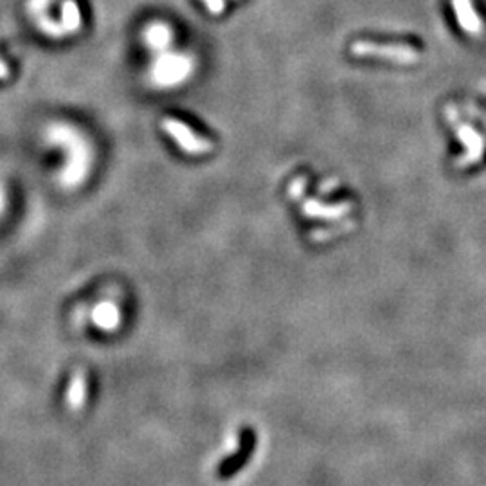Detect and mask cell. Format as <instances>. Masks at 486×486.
<instances>
[{"label": "cell", "instance_id": "6da1fadb", "mask_svg": "<svg viewBox=\"0 0 486 486\" xmlns=\"http://www.w3.org/2000/svg\"><path fill=\"white\" fill-rule=\"evenodd\" d=\"M49 141L65 146L68 150V164L61 173V181L67 186H76L83 181L89 169V150L83 145V139L68 126H54L47 133Z\"/></svg>", "mask_w": 486, "mask_h": 486}, {"label": "cell", "instance_id": "7a4b0ae2", "mask_svg": "<svg viewBox=\"0 0 486 486\" xmlns=\"http://www.w3.org/2000/svg\"><path fill=\"white\" fill-rule=\"evenodd\" d=\"M351 54L358 58H382V60H389L393 63H416L420 60V53L411 45H398V44H375L367 40H357L350 47Z\"/></svg>", "mask_w": 486, "mask_h": 486}, {"label": "cell", "instance_id": "3957f363", "mask_svg": "<svg viewBox=\"0 0 486 486\" xmlns=\"http://www.w3.org/2000/svg\"><path fill=\"white\" fill-rule=\"evenodd\" d=\"M162 128L173 141L177 142L178 148L182 152L189 153V155H204V153L213 152V142L197 135L193 130L189 128L188 125H184V123H181V121L173 119V117H164L162 119Z\"/></svg>", "mask_w": 486, "mask_h": 486}, {"label": "cell", "instance_id": "277c9868", "mask_svg": "<svg viewBox=\"0 0 486 486\" xmlns=\"http://www.w3.org/2000/svg\"><path fill=\"white\" fill-rule=\"evenodd\" d=\"M191 71V61L189 58L181 56V54H164L157 60L155 68H153V80L155 83L162 87L169 85H177L188 78Z\"/></svg>", "mask_w": 486, "mask_h": 486}, {"label": "cell", "instance_id": "5b68a950", "mask_svg": "<svg viewBox=\"0 0 486 486\" xmlns=\"http://www.w3.org/2000/svg\"><path fill=\"white\" fill-rule=\"evenodd\" d=\"M446 117H449L450 123L456 126L459 141H461L466 148V153L459 159V164H470V162L478 161L482 155V152H485V141H482V137L479 135L470 125L461 123V121L458 119V116H456V110H452V107L446 109Z\"/></svg>", "mask_w": 486, "mask_h": 486}, {"label": "cell", "instance_id": "8992f818", "mask_svg": "<svg viewBox=\"0 0 486 486\" xmlns=\"http://www.w3.org/2000/svg\"><path fill=\"white\" fill-rule=\"evenodd\" d=\"M303 214L308 218H324V220H341L353 209L351 202H339V204H322L315 198H303Z\"/></svg>", "mask_w": 486, "mask_h": 486}, {"label": "cell", "instance_id": "52a82bcc", "mask_svg": "<svg viewBox=\"0 0 486 486\" xmlns=\"http://www.w3.org/2000/svg\"><path fill=\"white\" fill-rule=\"evenodd\" d=\"M452 8H454L456 16H458L459 25L472 37H479L485 25H482L481 18L475 13L472 0H452Z\"/></svg>", "mask_w": 486, "mask_h": 486}, {"label": "cell", "instance_id": "ba28073f", "mask_svg": "<svg viewBox=\"0 0 486 486\" xmlns=\"http://www.w3.org/2000/svg\"><path fill=\"white\" fill-rule=\"evenodd\" d=\"M90 319L103 332H114L121 324V312L116 303L103 301L94 306Z\"/></svg>", "mask_w": 486, "mask_h": 486}, {"label": "cell", "instance_id": "9c48e42d", "mask_svg": "<svg viewBox=\"0 0 486 486\" xmlns=\"http://www.w3.org/2000/svg\"><path fill=\"white\" fill-rule=\"evenodd\" d=\"M145 40L146 44L150 45L152 49H166L173 40V31L162 22H157V24H152L146 28L145 32Z\"/></svg>", "mask_w": 486, "mask_h": 486}, {"label": "cell", "instance_id": "30bf717a", "mask_svg": "<svg viewBox=\"0 0 486 486\" xmlns=\"http://www.w3.org/2000/svg\"><path fill=\"white\" fill-rule=\"evenodd\" d=\"M85 396H87V380H85L83 371H76L71 380V386H68L67 393V403L73 411L81 409L85 402Z\"/></svg>", "mask_w": 486, "mask_h": 486}, {"label": "cell", "instance_id": "8fae6325", "mask_svg": "<svg viewBox=\"0 0 486 486\" xmlns=\"http://www.w3.org/2000/svg\"><path fill=\"white\" fill-rule=\"evenodd\" d=\"M81 25V15L78 6L73 0H67L63 4V28L65 31H76Z\"/></svg>", "mask_w": 486, "mask_h": 486}, {"label": "cell", "instance_id": "7c38bea8", "mask_svg": "<svg viewBox=\"0 0 486 486\" xmlns=\"http://www.w3.org/2000/svg\"><path fill=\"white\" fill-rule=\"evenodd\" d=\"M355 224L350 220H342L341 224L334 225V227H329V229H317L312 233V240L314 241H324V240H329V238L337 236V234L344 233V231H350L353 229Z\"/></svg>", "mask_w": 486, "mask_h": 486}, {"label": "cell", "instance_id": "4fadbf2b", "mask_svg": "<svg viewBox=\"0 0 486 486\" xmlns=\"http://www.w3.org/2000/svg\"><path fill=\"white\" fill-rule=\"evenodd\" d=\"M305 191H306V178L305 177H296L288 186V197L292 200H299L301 202L305 198Z\"/></svg>", "mask_w": 486, "mask_h": 486}, {"label": "cell", "instance_id": "5bb4252c", "mask_svg": "<svg viewBox=\"0 0 486 486\" xmlns=\"http://www.w3.org/2000/svg\"><path fill=\"white\" fill-rule=\"evenodd\" d=\"M211 15H221L225 11V0H202Z\"/></svg>", "mask_w": 486, "mask_h": 486}, {"label": "cell", "instance_id": "9a60e30c", "mask_svg": "<svg viewBox=\"0 0 486 486\" xmlns=\"http://www.w3.org/2000/svg\"><path fill=\"white\" fill-rule=\"evenodd\" d=\"M6 76H8V67L0 61V78H6Z\"/></svg>", "mask_w": 486, "mask_h": 486}, {"label": "cell", "instance_id": "2e32d148", "mask_svg": "<svg viewBox=\"0 0 486 486\" xmlns=\"http://www.w3.org/2000/svg\"><path fill=\"white\" fill-rule=\"evenodd\" d=\"M2 209H4V191L0 188V213H2Z\"/></svg>", "mask_w": 486, "mask_h": 486}]
</instances>
